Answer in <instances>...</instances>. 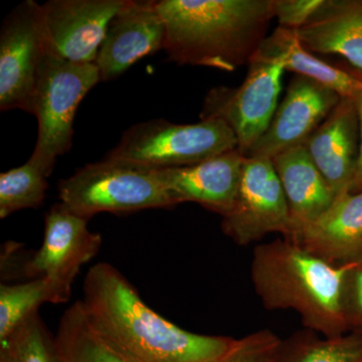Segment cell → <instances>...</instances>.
<instances>
[{"label": "cell", "mask_w": 362, "mask_h": 362, "mask_svg": "<svg viewBox=\"0 0 362 362\" xmlns=\"http://www.w3.org/2000/svg\"><path fill=\"white\" fill-rule=\"evenodd\" d=\"M98 334L128 362H214L235 339L182 329L152 310L108 263L86 275L80 300Z\"/></svg>", "instance_id": "cell-1"}, {"label": "cell", "mask_w": 362, "mask_h": 362, "mask_svg": "<svg viewBox=\"0 0 362 362\" xmlns=\"http://www.w3.org/2000/svg\"><path fill=\"white\" fill-rule=\"evenodd\" d=\"M156 6L169 59L226 71L249 65L275 18L273 0H160Z\"/></svg>", "instance_id": "cell-2"}, {"label": "cell", "mask_w": 362, "mask_h": 362, "mask_svg": "<svg viewBox=\"0 0 362 362\" xmlns=\"http://www.w3.org/2000/svg\"><path fill=\"white\" fill-rule=\"evenodd\" d=\"M351 265H332L283 238L255 247L251 279L268 310L297 312L309 330L337 337L349 332L341 295Z\"/></svg>", "instance_id": "cell-3"}, {"label": "cell", "mask_w": 362, "mask_h": 362, "mask_svg": "<svg viewBox=\"0 0 362 362\" xmlns=\"http://www.w3.org/2000/svg\"><path fill=\"white\" fill-rule=\"evenodd\" d=\"M58 190L59 202L89 220L100 213L175 206L154 169L107 158L59 180Z\"/></svg>", "instance_id": "cell-4"}, {"label": "cell", "mask_w": 362, "mask_h": 362, "mask_svg": "<svg viewBox=\"0 0 362 362\" xmlns=\"http://www.w3.org/2000/svg\"><path fill=\"white\" fill-rule=\"evenodd\" d=\"M235 149L237 138L223 121L175 124L156 119L130 127L106 158L166 169L194 165Z\"/></svg>", "instance_id": "cell-5"}, {"label": "cell", "mask_w": 362, "mask_h": 362, "mask_svg": "<svg viewBox=\"0 0 362 362\" xmlns=\"http://www.w3.org/2000/svg\"><path fill=\"white\" fill-rule=\"evenodd\" d=\"M96 64H78L52 54L35 90L30 114L39 130L28 161L49 176L59 156L71 149L78 105L100 82Z\"/></svg>", "instance_id": "cell-6"}, {"label": "cell", "mask_w": 362, "mask_h": 362, "mask_svg": "<svg viewBox=\"0 0 362 362\" xmlns=\"http://www.w3.org/2000/svg\"><path fill=\"white\" fill-rule=\"evenodd\" d=\"M89 218L73 213L62 202L45 214L42 246L28 254L20 244L6 245L1 256V277H45L71 288L81 268L102 245L100 233L88 228Z\"/></svg>", "instance_id": "cell-7"}, {"label": "cell", "mask_w": 362, "mask_h": 362, "mask_svg": "<svg viewBox=\"0 0 362 362\" xmlns=\"http://www.w3.org/2000/svg\"><path fill=\"white\" fill-rule=\"evenodd\" d=\"M52 56L40 4L25 0L6 16L0 32V109L30 113L33 97Z\"/></svg>", "instance_id": "cell-8"}, {"label": "cell", "mask_w": 362, "mask_h": 362, "mask_svg": "<svg viewBox=\"0 0 362 362\" xmlns=\"http://www.w3.org/2000/svg\"><path fill=\"white\" fill-rule=\"evenodd\" d=\"M246 78L238 88L225 86L207 93L201 113L204 119L223 121L237 138L238 149L247 156L275 115L285 68L280 62L254 57Z\"/></svg>", "instance_id": "cell-9"}, {"label": "cell", "mask_w": 362, "mask_h": 362, "mask_svg": "<svg viewBox=\"0 0 362 362\" xmlns=\"http://www.w3.org/2000/svg\"><path fill=\"white\" fill-rule=\"evenodd\" d=\"M221 230L240 246L274 233L291 239L289 206L271 159L245 158L237 197L223 216Z\"/></svg>", "instance_id": "cell-10"}, {"label": "cell", "mask_w": 362, "mask_h": 362, "mask_svg": "<svg viewBox=\"0 0 362 362\" xmlns=\"http://www.w3.org/2000/svg\"><path fill=\"white\" fill-rule=\"evenodd\" d=\"M127 0H49L40 6L52 54L73 63H95L111 21Z\"/></svg>", "instance_id": "cell-11"}, {"label": "cell", "mask_w": 362, "mask_h": 362, "mask_svg": "<svg viewBox=\"0 0 362 362\" xmlns=\"http://www.w3.org/2000/svg\"><path fill=\"white\" fill-rule=\"evenodd\" d=\"M341 99L334 90L312 78L295 76L265 134L246 157L272 159L281 152L304 145Z\"/></svg>", "instance_id": "cell-12"}, {"label": "cell", "mask_w": 362, "mask_h": 362, "mask_svg": "<svg viewBox=\"0 0 362 362\" xmlns=\"http://www.w3.org/2000/svg\"><path fill=\"white\" fill-rule=\"evenodd\" d=\"M165 25L156 1L127 0L108 26L96 64L100 80H114L150 54L163 49Z\"/></svg>", "instance_id": "cell-13"}, {"label": "cell", "mask_w": 362, "mask_h": 362, "mask_svg": "<svg viewBox=\"0 0 362 362\" xmlns=\"http://www.w3.org/2000/svg\"><path fill=\"white\" fill-rule=\"evenodd\" d=\"M245 158L235 149L194 165L154 171L175 206L197 202L223 216L235 204Z\"/></svg>", "instance_id": "cell-14"}, {"label": "cell", "mask_w": 362, "mask_h": 362, "mask_svg": "<svg viewBox=\"0 0 362 362\" xmlns=\"http://www.w3.org/2000/svg\"><path fill=\"white\" fill-rule=\"evenodd\" d=\"M304 145L335 197L350 192L359 147L358 115L354 100L342 98Z\"/></svg>", "instance_id": "cell-15"}, {"label": "cell", "mask_w": 362, "mask_h": 362, "mask_svg": "<svg viewBox=\"0 0 362 362\" xmlns=\"http://www.w3.org/2000/svg\"><path fill=\"white\" fill-rule=\"evenodd\" d=\"M292 242L335 266L362 262V192L335 197L329 209Z\"/></svg>", "instance_id": "cell-16"}, {"label": "cell", "mask_w": 362, "mask_h": 362, "mask_svg": "<svg viewBox=\"0 0 362 362\" xmlns=\"http://www.w3.org/2000/svg\"><path fill=\"white\" fill-rule=\"evenodd\" d=\"M282 185L292 221L293 240L331 206L335 199L327 181L305 145L281 152L271 159Z\"/></svg>", "instance_id": "cell-17"}, {"label": "cell", "mask_w": 362, "mask_h": 362, "mask_svg": "<svg viewBox=\"0 0 362 362\" xmlns=\"http://www.w3.org/2000/svg\"><path fill=\"white\" fill-rule=\"evenodd\" d=\"M294 33L307 51L338 54L362 71V0H324L311 20Z\"/></svg>", "instance_id": "cell-18"}, {"label": "cell", "mask_w": 362, "mask_h": 362, "mask_svg": "<svg viewBox=\"0 0 362 362\" xmlns=\"http://www.w3.org/2000/svg\"><path fill=\"white\" fill-rule=\"evenodd\" d=\"M254 57L280 62L285 71L310 78L341 98L354 99L362 93L361 71L344 69L317 58L299 44L294 30L279 26L267 37Z\"/></svg>", "instance_id": "cell-19"}, {"label": "cell", "mask_w": 362, "mask_h": 362, "mask_svg": "<svg viewBox=\"0 0 362 362\" xmlns=\"http://www.w3.org/2000/svg\"><path fill=\"white\" fill-rule=\"evenodd\" d=\"M71 295V287L45 277L0 285V341L33 314L39 313L42 304L66 303Z\"/></svg>", "instance_id": "cell-20"}, {"label": "cell", "mask_w": 362, "mask_h": 362, "mask_svg": "<svg viewBox=\"0 0 362 362\" xmlns=\"http://www.w3.org/2000/svg\"><path fill=\"white\" fill-rule=\"evenodd\" d=\"M56 341L62 362H128L94 330L80 300L61 317Z\"/></svg>", "instance_id": "cell-21"}, {"label": "cell", "mask_w": 362, "mask_h": 362, "mask_svg": "<svg viewBox=\"0 0 362 362\" xmlns=\"http://www.w3.org/2000/svg\"><path fill=\"white\" fill-rule=\"evenodd\" d=\"M303 331L283 341L274 362H362V333L318 337Z\"/></svg>", "instance_id": "cell-22"}, {"label": "cell", "mask_w": 362, "mask_h": 362, "mask_svg": "<svg viewBox=\"0 0 362 362\" xmlns=\"http://www.w3.org/2000/svg\"><path fill=\"white\" fill-rule=\"evenodd\" d=\"M0 362H62L56 337H52L39 313L0 341Z\"/></svg>", "instance_id": "cell-23"}, {"label": "cell", "mask_w": 362, "mask_h": 362, "mask_svg": "<svg viewBox=\"0 0 362 362\" xmlns=\"http://www.w3.org/2000/svg\"><path fill=\"white\" fill-rule=\"evenodd\" d=\"M42 169L26 162L20 168L0 175V218H6L21 209H35L42 204L47 189Z\"/></svg>", "instance_id": "cell-24"}, {"label": "cell", "mask_w": 362, "mask_h": 362, "mask_svg": "<svg viewBox=\"0 0 362 362\" xmlns=\"http://www.w3.org/2000/svg\"><path fill=\"white\" fill-rule=\"evenodd\" d=\"M282 340L271 330L257 331L235 339L230 349L214 362H274Z\"/></svg>", "instance_id": "cell-25"}, {"label": "cell", "mask_w": 362, "mask_h": 362, "mask_svg": "<svg viewBox=\"0 0 362 362\" xmlns=\"http://www.w3.org/2000/svg\"><path fill=\"white\" fill-rule=\"evenodd\" d=\"M341 307L349 332L362 333V262L352 264L345 275Z\"/></svg>", "instance_id": "cell-26"}, {"label": "cell", "mask_w": 362, "mask_h": 362, "mask_svg": "<svg viewBox=\"0 0 362 362\" xmlns=\"http://www.w3.org/2000/svg\"><path fill=\"white\" fill-rule=\"evenodd\" d=\"M323 2L324 0H273L274 16L280 28L297 30L311 20Z\"/></svg>", "instance_id": "cell-27"}, {"label": "cell", "mask_w": 362, "mask_h": 362, "mask_svg": "<svg viewBox=\"0 0 362 362\" xmlns=\"http://www.w3.org/2000/svg\"><path fill=\"white\" fill-rule=\"evenodd\" d=\"M354 100L356 106L357 115H358L359 123V147L358 157H357L356 173H354V180H352L350 192L356 194V192H362V93L357 95Z\"/></svg>", "instance_id": "cell-28"}]
</instances>
